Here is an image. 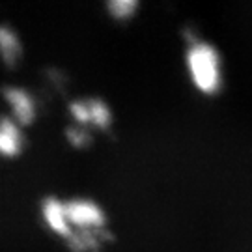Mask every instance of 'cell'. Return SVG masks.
<instances>
[{
    "mask_svg": "<svg viewBox=\"0 0 252 252\" xmlns=\"http://www.w3.org/2000/svg\"><path fill=\"white\" fill-rule=\"evenodd\" d=\"M180 37V69L187 88L198 99H220L230 86V62L224 47L209 32L206 13H185Z\"/></svg>",
    "mask_w": 252,
    "mask_h": 252,
    "instance_id": "cell-1",
    "label": "cell"
},
{
    "mask_svg": "<svg viewBox=\"0 0 252 252\" xmlns=\"http://www.w3.org/2000/svg\"><path fill=\"white\" fill-rule=\"evenodd\" d=\"M65 122L90 129L99 136L110 135L118 127L120 112L116 103L99 90H79L62 103Z\"/></svg>",
    "mask_w": 252,
    "mask_h": 252,
    "instance_id": "cell-2",
    "label": "cell"
},
{
    "mask_svg": "<svg viewBox=\"0 0 252 252\" xmlns=\"http://www.w3.org/2000/svg\"><path fill=\"white\" fill-rule=\"evenodd\" d=\"M0 110L32 131L43 116V101L28 82L6 79L0 82Z\"/></svg>",
    "mask_w": 252,
    "mask_h": 252,
    "instance_id": "cell-3",
    "label": "cell"
},
{
    "mask_svg": "<svg viewBox=\"0 0 252 252\" xmlns=\"http://www.w3.org/2000/svg\"><path fill=\"white\" fill-rule=\"evenodd\" d=\"M65 209L73 232L107 230L114 224L107 202L94 192H65Z\"/></svg>",
    "mask_w": 252,
    "mask_h": 252,
    "instance_id": "cell-4",
    "label": "cell"
},
{
    "mask_svg": "<svg viewBox=\"0 0 252 252\" xmlns=\"http://www.w3.org/2000/svg\"><path fill=\"white\" fill-rule=\"evenodd\" d=\"M34 215L39 230L56 243H63L73 234L65 209V192L47 190L39 194L34 206Z\"/></svg>",
    "mask_w": 252,
    "mask_h": 252,
    "instance_id": "cell-5",
    "label": "cell"
},
{
    "mask_svg": "<svg viewBox=\"0 0 252 252\" xmlns=\"http://www.w3.org/2000/svg\"><path fill=\"white\" fill-rule=\"evenodd\" d=\"M28 62V39L13 19L0 11V71L17 79Z\"/></svg>",
    "mask_w": 252,
    "mask_h": 252,
    "instance_id": "cell-6",
    "label": "cell"
},
{
    "mask_svg": "<svg viewBox=\"0 0 252 252\" xmlns=\"http://www.w3.org/2000/svg\"><path fill=\"white\" fill-rule=\"evenodd\" d=\"M32 133L0 110V162L17 164L30 152Z\"/></svg>",
    "mask_w": 252,
    "mask_h": 252,
    "instance_id": "cell-7",
    "label": "cell"
},
{
    "mask_svg": "<svg viewBox=\"0 0 252 252\" xmlns=\"http://www.w3.org/2000/svg\"><path fill=\"white\" fill-rule=\"evenodd\" d=\"M146 0H99L101 13L107 23L118 28L135 25L144 13Z\"/></svg>",
    "mask_w": 252,
    "mask_h": 252,
    "instance_id": "cell-8",
    "label": "cell"
},
{
    "mask_svg": "<svg viewBox=\"0 0 252 252\" xmlns=\"http://www.w3.org/2000/svg\"><path fill=\"white\" fill-rule=\"evenodd\" d=\"M60 142H62V146L67 152L84 155V153H90L97 146L99 136L95 133H92L90 129H86V127L63 120L62 126H60Z\"/></svg>",
    "mask_w": 252,
    "mask_h": 252,
    "instance_id": "cell-9",
    "label": "cell"
}]
</instances>
